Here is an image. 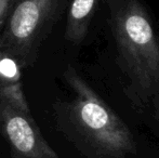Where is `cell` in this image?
Listing matches in <instances>:
<instances>
[{
	"label": "cell",
	"mask_w": 159,
	"mask_h": 158,
	"mask_svg": "<svg viewBox=\"0 0 159 158\" xmlns=\"http://www.w3.org/2000/svg\"><path fill=\"white\" fill-rule=\"evenodd\" d=\"M0 133L12 158H60L33 118L26 99L0 92Z\"/></svg>",
	"instance_id": "obj_4"
},
{
	"label": "cell",
	"mask_w": 159,
	"mask_h": 158,
	"mask_svg": "<svg viewBox=\"0 0 159 158\" xmlns=\"http://www.w3.org/2000/svg\"><path fill=\"white\" fill-rule=\"evenodd\" d=\"M15 0H0V26L6 22Z\"/></svg>",
	"instance_id": "obj_7"
},
{
	"label": "cell",
	"mask_w": 159,
	"mask_h": 158,
	"mask_svg": "<svg viewBox=\"0 0 159 158\" xmlns=\"http://www.w3.org/2000/svg\"><path fill=\"white\" fill-rule=\"evenodd\" d=\"M66 3L67 0H16L6 20L0 51L21 68L33 66Z\"/></svg>",
	"instance_id": "obj_3"
},
{
	"label": "cell",
	"mask_w": 159,
	"mask_h": 158,
	"mask_svg": "<svg viewBox=\"0 0 159 158\" xmlns=\"http://www.w3.org/2000/svg\"><path fill=\"white\" fill-rule=\"evenodd\" d=\"M100 0H73L67 12L65 39L80 44L88 34L91 21Z\"/></svg>",
	"instance_id": "obj_5"
},
{
	"label": "cell",
	"mask_w": 159,
	"mask_h": 158,
	"mask_svg": "<svg viewBox=\"0 0 159 158\" xmlns=\"http://www.w3.org/2000/svg\"><path fill=\"white\" fill-rule=\"evenodd\" d=\"M21 81V67L9 55L0 51V92L25 99Z\"/></svg>",
	"instance_id": "obj_6"
},
{
	"label": "cell",
	"mask_w": 159,
	"mask_h": 158,
	"mask_svg": "<svg viewBox=\"0 0 159 158\" xmlns=\"http://www.w3.org/2000/svg\"><path fill=\"white\" fill-rule=\"evenodd\" d=\"M63 78L73 90L70 101L54 105L59 130L87 158H127L135 140L122 119L68 65Z\"/></svg>",
	"instance_id": "obj_2"
},
{
	"label": "cell",
	"mask_w": 159,
	"mask_h": 158,
	"mask_svg": "<svg viewBox=\"0 0 159 158\" xmlns=\"http://www.w3.org/2000/svg\"><path fill=\"white\" fill-rule=\"evenodd\" d=\"M126 90L136 108L159 120V36L140 0H105Z\"/></svg>",
	"instance_id": "obj_1"
},
{
	"label": "cell",
	"mask_w": 159,
	"mask_h": 158,
	"mask_svg": "<svg viewBox=\"0 0 159 158\" xmlns=\"http://www.w3.org/2000/svg\"><path fill=\"white\" fill-rule=\"evenodd\" d=\"M0 41H1V36H0Z\"/></svg>",
	"instance_id": "obj_8"
}]
</instances>
